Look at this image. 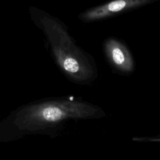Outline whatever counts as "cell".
<instances>
[{"label":"cell","instance_id":"277c9868","mask_svg":"<svg viewBox=\"0 0 160 160\" xmlns=\"http://www.w3.org/2000/svg\"><path fill=\"white\" fill-rule=\"evenodd\" d=\"M150 1L151 0H115L84 12L81 15V19L86 21L102 19L124 9L144 4Z\"/></svg>","mask_w":160,"mask_h":160},{"label":"cell","instance_id":"6da1fadb","mask_svg":"<svg viewBox=\"0 0 160 160\" xmlns=\"http://www.w3.org/2000/svg\"><path fill=\"white\" fill-rule=\"evenodd\" d=\"M104 115L100 108L86 102L47 100L21 108L16 113L14 124L20 130L33 131L52 127L69 119H94Z\"/></svg>","mask_w":160,"mask_h":160},{"label":"cell","instance_id":"7a4b0ae2","mask_svg":"<svg viewBox=\"0 0 160 160\" xmlns=\"http://www.w3.org/2000/svg\"><path fill=\"white\" fill-rule=\"evenodd\" d=\"M48 39L56 63L70 79L78 83H87L96 77L94 63L66 32L51 31Z\"/></svg>","mask_w":160,"mask_h":160},{"label":"cell","instance_id":"3957f363","mask_svg":"<svg viewBox=\"0 0 160 160\" xmlns=\"http://www.w3.org/2000/svg\"><path fill=\"white\" fill-rule=\"evenodd\" d=\"M104 51L109 62L117 70L125 73L134 70V61L129 51L118 40L107 39L104 42Z\"/></svg>","mask_w":160,"mask_h":160}]
</instances>
